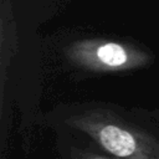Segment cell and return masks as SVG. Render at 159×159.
I'll list each match as a JSON object with an SVG mask.
<instances>
[{
    "mask_svg": "<svg viewBox=\"0 0 159 159\" xmlns=\"http://www.w3.org/2000/svg\"><path fill=\"white\" fill-rule=\"evenodd\" d=\"M62 120L117 159H159V135L108 103H80Z\"/></svg>",
    "mask_w": 159,
    "mask_h": 159,
    "instance_id": "obj_1",
    "label": "cell"
},
{
    "mask_svg": "<svg viewBox=\"0 0 159 159\" xmlns=\"http://www.w3.org/2000/svg\"><path fill=\"white\" fill-rule=\"evenodd\" d=\"M66 62L80 71L94 75H118L148 68L154 53L133 40L113 37H82L63 48Z\"/></svg>",
    "mask_w": 159,
    "mask_h": 159,
    "instance_id": "obj_2",
    "label": "cell"
},
{
    "mask_svg": "<svg viewBox=\"0 0 159 159\" xmlns=\"http://www.w3.org/2000/svg\"><path fill=\"white\" fill-rule=\"evenodd\" d=\"M70 159H117L116 157L111 154H103V153H97L91 149L86 148H80V147H72L68 153Z\"/></svg>",
    "mask_w": 159,
    "mask_h": 159,
    "instance_id": "obj_3",
    "label": "cell"
}]
</instances>
